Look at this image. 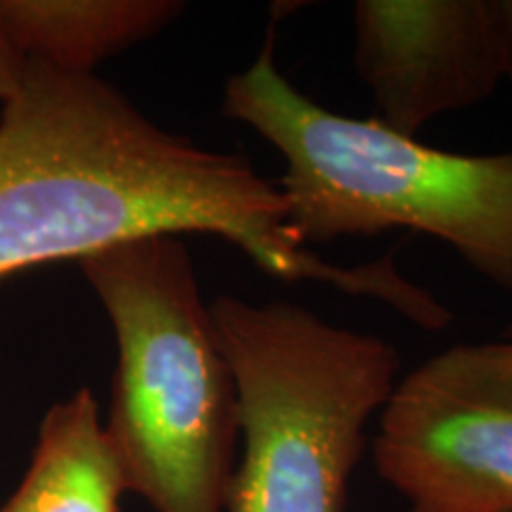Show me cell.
<instances>
[{"mask_svg":"<svg viewBox=\"0 0 512 512\" xmlns=\"http://www.w3.org/2000/svg\"><path fill=\"white\" fill-rule=\"evenodd\" d=\"M162 233L214 235L285 283L394 311L411 299L389 256L339 266L299 245L283 192L247 157L166 131L100 76L29 64L0 114V280Z\"/></svg>","mask_w":512,"mask_h":512,"instance_id":"1","label":"cell"},{"mask_svg":"<svg viewBox=\"0 0 512 512\" xmlns=\"http://www.w3.org/2000/svg\"><path fill=\"white\" fill-rule=\"evenodd\" d=\"M273 48L268 34L256 60L230 76L221 112L283 157L275 185L299 245L418 230L512 292V150L448 152L325 110L285 79Z\"/></svg>","mask_w":512,"mask_h":512,"instance_id":"2","label":"cell"},{"mask_svg":"<svg viewBox=\"0 0 512 512\" xmlns=\"http://www.w3.org/2000/svg\"><path fill=\"white\" fill-rule=\"evenodd\" d=\"M117 339L105 430L155 512H226L238 384L183 235H145L76 261Z\"/></svg>","mask_w":512,"mask_h":512,"instance_id":"3","label":"cell"},{"mask_svg":"<svg viewBox=\"0 0 512 512\" xmlns=\"http://www.w3.org/2000/svg\"><path fill=\"white\" fill-rule=\"evenodd\" d=\"M209 309L238 384L242 458L226 512H344L399 351L297 304L223 294Z\"/></svg>","mask_w":512,"mask_h":512,"instance_id":"4","label":"cell"},{"mask_svg":"<svg viewBox=\"0 0 512 512\" xmlns=\"http://www.w3.org/2000/svg\"><path fill=\"white\" fill-rule=\"evenodd\" d=\"M373 460L406 512H512V337L456 344L403 377Z\"/></svg>","mask_w":512,"mask_h":512,"instance_id":"5","label":"cell"},{"mask_svg":"<svg viewBox=\"0 0 512 512\" xmlns=\"http://www.w3.org/2000/svg\"><path fill=\"white\" fill-rule=\"evenodd\" d=\"M354 64L377 121L401 136L501 86L494 0H358Z\"/></svg>","mask_w":512,"mask_h":512,"instance_id":"6","label":"cell"},{"mask_svg":"<svg viewBox=\"0 0 512 512\" xmlns=\"http://www.w3.org/2000/svg\"><path fill=\"white\" fill-rule=\"evenodd\" d=\"M183 12L181 0H0V36L27 64L88 76Z\"/></svg>","mask_w":512,"mask_h":512,"instance_id":"7","label":"cell"},{"mask_svg":"<svg viewBox=\"0 0 512 512\" xmlns=\"http://www.w3.org/2000/svg\"><path fill=\"white\" fill-rule=\"evenodd\" d=\"M124 472L88 387L43 415L29 470L0 512H119Z\"/></svg>","mask_w":512,"mask_h":512,"instance_id":"8","label":"cell"},{"mask_svg":"<svg viewBox=\"0 0 512 512\" xmlns=\"http://www.w3.org/2000/svg\"><path fill=\"white\" fill-rule=\"evenodd\" d=\"M27 72L29 64L10 48V43L5 41L3 36H0V107L22 91V83Z\"/></svg>","mask_w":512,"mask_h":512,"instance_id":"9","label":"cell"},{"mask_svg":"<svg viewBox=\"0 0 512 512\" xmlns=\"http://www.w3.org/2000/svg\"><path fill=\"white\" fill-rule=\"evenodd\" d=\"M498 55H501L503 81L512 83V0H494Z\"/></svg>","mask_w":512,"mask_h":512,"instance_id":"10","label":"cell"},{"mask_svg":"<svg viewBox=\"0 0 512 512\" xmlns=\"http://www.w3.org/2000/svg\"><path fill=\"white\" fill-rule=\"evenodd\" d=\"M0 114H3V107H0Z\"/></svg>","mask_w":512,"mask_h":512,"instance_id":"11","label":"cell"}]
</instances>
